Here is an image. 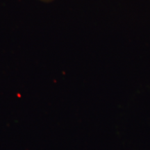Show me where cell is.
<instances>
[{
	"mask_svg": "<svg viewBox=\"0 0 150 150\" xmlns=\"http://www.w3.org/2000/svg\"><path fill=\"white\" fill-rule=\"evenodd\" d=\"M48 1H50V0H48Z\"/></svg>",
	"mask_w": 150,
	"mask_h": 150,
	"instance_id": "1",
	"label": "cell"
}]
</instances>
